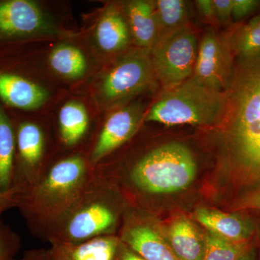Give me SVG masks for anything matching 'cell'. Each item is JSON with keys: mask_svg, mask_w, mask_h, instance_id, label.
Segmentation results:
<instances>
[{"mask_svg": "<svg viewBox=\"0 0 260 260\" xmlns=\"http://www.w3.org/2000/svg\"><path fill=\"white\" fill-rule=\"evenodd\" d=\"M260 5L258 0H233L232 20L239 21L254 13Z\"/></svg>", "mask_w": 260, "mask_h": 260, "instance_id": "cell-27", "label": "cell"}, {"mask_svg": "<svg viewBox=\"0 0 260 260\" xmlns=\"http://www.w3.org/2000/svg\"><path fill=\"white\" fill-rule=\"evenodd\" d=\"M120 234L121 242L146 260H179L157 228L138 210H127Z\"/></svg>", "mask_w": 260, "mask_h": 260, "instance_id": "cell-12", "label": "cell"}, {"mask_svg": "<svg viewBox=\"0 0 260 260\" xmlns=\"http://www.w3.org/2000/svg\"><path fill=\"white\" fill-rule=\"evenodd\" d=\"M236 59L260 54V14L229 32Z\"/></svg>", "mask_w": 260, "mask_h": 260, "instance_id": "cell-23", "label": "cell"}, {"mask_svg": "<svg viewBox=\"0 0 260 260\" xmlns=\"http://www.w3.org/2000/svg\"><path fill=\"white\" fill-rule=\"evenodd\" d=\"M197 169L189 148L172 142L148 150L121 172L94 174L114 189L121 185L136 197H148L184 190L194 180Z\"/></svg>", "mask_w": 260, "mask_h": 260, "instance_id": "cell-3", "label": "cell"}, {"mask_svg": "<svg viewBox=\"0 0 260 260\" xmlns=\"http://www.w3.org/2000/svg\"><path fill=\"white\" fill-rule=\"evenodd\" d=\"M215 20L223 25L232 22L233 0H213Z\"/></svg>", "mask_w": 260, "mask_h": 260, "instance_id": "cell-28", "label": "cell"}, {"mask_svg": "<svg viewBox=\"0 0 260 260\" xmlns=\"http://www.w3.org/2000/svg\"><path fill=\"white\" fill-rule=\"evenodd\" d=\"M95 37L99 48L105 52L124 51L132 37L123 10L115 5L109 7L99 20Z\"/></svg>", "mask_w": 260, "mask_h": 260, "instance_id": "cell-17", "label": "cell"}, {"mask_svg": "<svg viewBox=\"0 0 260 260\" xmlns=\"http://www.w3.org/2000/svg\"><path fill=\"white\" fill-rule=\"evenodd\" d=\"M244 192L238 199L234 209L238 211L259 210L260 182L253 185L243 187Z\"/></svg>", "mask_w": 260, "mask_h": 260, "instance_id": "cell-26", "label": "cell"}, {"mask_svg": "<svg viewBox=\"0 0 260 260\" xmlns=\"http://www.w3.org/2000/svg\"><path fill=\"white\" fill-rule=\"evenodd\" d=\"M194 217L208 232L232 242H249L256 231L251 219L240 214L200 208L195 212Z\"/></svg>", "mask_w": 260, "mask_h": 260, "instance_id": "cell-14", "label": "cell"}, {"mask_svg": "<svg viewBox=\"0 0 260 260\" xmlns=\"http://www.w3.org/2000/svg\"><path fill=\"white\" fill-rule=\"evenodd\" d=\"M119 200L116 189L94 175L79 200L53 231L48 242L77 243L115 236L122 212Z\"/></svg>", "mask_w": 260, "mask_h": 260, "instance_id": "cell-4", "label": "cell"}, {"mask_svg": "<svg viewBox=\"0 0 260 260\" xmlns=\"http://www.w3.org/2000/svg\"><path fill=\"white\" fill-rule=\"evenodd\" d=\"M145 116L140 103L120 108L109 116L86 150L93 168L134 138Z\"/></svg>", "mask_w": 260, "mask_h": 260, "instance_id": "cell-10", "label": "cell"}, {"mask_svg": "<svg viewBox=\"0 0 260 260\" xmlns=\"http://www.w3.org/2000/svg\"><path fill=\"white\" fill-rule=\"evenodd\" d=\"M89 129V117L85 106L77 101L66 103L58 117V138L63 148L75 151Z\"/></svg>", "mask_w": 260, "mask_h": 260, "instance_id": "cell-18", "label": "cell"}, {"mask_svg": "<svg viewBox=\"0 0 260 260\" xmlns=\"http://www.w3.org/2000/svg\"><path fill=\"white\" fill-rule=\"evenodd\" d=\"M15 152V128L0 104V192L13 188Z\"/></svg>", "mask_w": 260, "mask_h": 260, "instance_id": "cell-21", "label": "cell"}, {"mask_svg": "<svg viewBox=\"0 0 260 260\" xmlns=\"http://www.w3.org/2000/svg\"><path fill=\"white\" fill-rule=\"evenodd\" d=\"M235 61L229 32L208 28L200 41L191 77L207 88L225 93L232 83Z\"/></svg>", "mask_w": 260, "mask_h": 260, "instance_id": "cell-9", "label": "cell"}, {"mask_svg": "<svg viewBox=\"0 0 260 260\" xmlns=\"http://www.w3.org/2000/svg\"><path fill=\"white\" fill-rule=\"evenodd\" d=\"M83 150L59 155L35 185L19 191L17 208L34 237L47 242L94 178Z\"/></svg>", "mask_w": 260, "mask_h": 260, "instance_id": "cell-2", "label": "cell"}, {"mask_svg": "<svg viewBox=\"0 0 260 260\" xmlns=\"http://www.w3.org/2000/svg\"><path fill=\"white\" fill-rule=\"evenodd\" d=\"M195 5L200 14L205 18L208 20H215L213 0H197L195 1Z\"/></svg>", "mask_w": 260, "mask_h": 260, "instance_id": "cell-30", "label": "cell"}, {"mask_svg": "<svg viewBox=\"0 0 260 260\" xmlns=\"http://www.w3.org/2000/svg\"><path fill=\"white\" fill-rule=\"evenodd\" d=\"M54 30L50 19L34 2L9 0L0 3V39L47 35Z\"/></svg>", "mask_w": 260, "mask_h": 260, "instance_id": "cell-11", "label": "cell"}, {"mask_svg": "<svg viewBox=\"0 0 260 260\" xmlns=\"http://www.w3.org/2000/svg\"><path fill=\"white\" fill-rule=\"evenodd\" d=\"M21 247L20 236L0 220V260H16Z\"/></svg>", "mask_w": 260, "mask_h": 260, "instance_id": "cell-25", "label": "cell"}, {"mask_svg": "<svg viewBox=\"0 0 260 260\" xmlns=\"http://www.w3.org/2000/svg\"><path fill=\"white\" fill-rule=\"evenodd\" d=\"M199 39L190 26L160 39L150 50L162 91L189 79L194 73Z\"/></svg>", "mask_w": 260, "mask_h": 260, "instance_id": "cell-8", "label": "cell"}, {"mask_svg": "<svg viewBox=\"0 0 260 260\" xmlns=\"http://www.w3.org/2000/svg\"><path fill=\"white\" fill-rule=\"evenodd\" d=\"M132 39L137 47L150 50L158 41L153 1L132 0L123 7Z\"/></svg>", "mask_w": 260, "mask_h": 260, "instance_id": "cell-15", "label": "cell"}, {"mask_svg": "<svg viewBox=\"0 0 260 260\" xmlns=\"http://www.w3.org/2000/svg\"><path fill=\"white\" fill-rule=\"evenodd\" d=\"M226 105L225 93L215 91L191 77L184 83L162 91L145 114L144 121L167 126H218Z\"/></svg>", "mask_w": 260, "mask_h": 260, "instance_id": "cell-5", "label": "cell"}, {"mask_svg": "<svg viewBox=\"0 0 260 260\" xmlns=\"http://www.w3.org/2000/svg\"><path fill=\"white\" fill-rule=\"evenodd\" d=\"M158 86L150 50L137 48L121 54L104 74L99 95L104 104L113 107Z\"/></svg>", "mask_w": 260, "mask_h": 260, "instance_id": "cell-6", "label": "cell"}, {"mask_svg": "<svg viewBox=\"0 0 260 260\" xmlns=\"http://www.w3.org/2000/svg\"><path fill=\"white\" fill-rule=\"evenodd\" d=\"M15 133L13 187L22 192L40 181L59 155L47 130L41 124L22 121L15 128Z\"/></svg>", "mask_w": 260, "mask_h": 260, "instance_id": "cell-7", "label": "cell"}, {"mask_svg": "<svg viewBox=\"0 0 260 260\" xmlns=\"http://www.w3.org/2000/svg\"><path fill=\"white\" fill-rule=\"evenodd\" d=\"M116 260H146L138 254V253L132 250L129 247L125 244L121 243L120 248L118 252L117 257Z\"/></svg>", "mask_w": 260, "mask_h": 260, "instance_id": "cell-32", "label": "cell"}, {"mask_svg": "<svg viewBox=\"0 0 260 260\" xmlns=\"http://www.w3.org/2000/svg\"><path fill=\"white\" fill-rule=\"evenodd\" d=\"M158 28V41L186 27L192 15L191 2L186 0H154Z\"/></svg>", "mask_w": 260, "mask_h": 260, "instance_id": "cell-20", "label": "cell"}, {"mask_svg": "<svg viewBox=\"0 0 260 260\" xmlns=\"http://www.w3.org/2000/svg\"><path fill=\"white\" fill-rule=\"evenodd\" d=\"M16 260H51L49 251L45 249H30Z\"/></svg>", "mask_w": 260, "mask_h": 260, "instance_id": "cell-31", "label": "cell"}, {"mask_svg": "<svg viewBox=\"0 0 260 260\" xmlns=\"http://www.w3.org/2000/svg\"><path fill=\"white\" fill-rule=\"evenodd\" d=\"M19 191L13 187L9 191L0 192V215L11 208H17Z\"/></svg>", "mask_w": 260, "mask_h": 260, "instance_id": "cell-29", "label": "cell"}, {"mask_svg": "<svg viewBox=\"0 0 260 260\" xmlns=\"http://www.w3.org/2000/svg\"><path fill=\"white\" fill-rule=\"evenodd\" d=\"M48 61L53 71L68 79L81 78L88 69L83 53L70 44H61L54 48L49 54Z\"/></svg>", "mask_w": 260, "mask_h": 260, "instance_id": "cell-22", "label": "cell"}, {"mask_svg": "<svg viewBox=\"0 0 260 260\" xmlns=\"http://www.w3.org/2000/svg\"><path fill=\"white\" fill-rule=\"evenodd\" d=\"M226 105L217 126L224 165L235 183L260 182V54L236 59L225 92Z\"/></svg>", "mask_w": 260, "mask_h": 260, "instance_id": "cell-1", "label": "cell"}, {"mask_svg": "<svg viewBox=\"0 0 260 260\" xmlns=\"http://www.w3.org/2000/svg\"><path fill=\"white\" fill-rule=\"evenodd\" d=\"M118 236L101 237L77 243L52 242L51 260H116L121 246Z\"/></svg>", "mask_w": 260, "mask_h": 260, "instance_id": "cell-13", "label": "cell"}, {"mask_svg": "<svg viewBox=\"0 0 260 260\" xmlns=\"http://www.w3.org/2000/svg\"><path fill=\"white\" fill-rule=\"evenodd\" d=\"M203 260H239L249 246V242H235L208 232L205 234Z\"/></svg>", "mask_w": 260, "mask_h": 260, "instance_id": "cell-24", "label": "cell"}, {"mask_svg": "<svg viewBox=\"0 0 260 260\" xmlns=\"http://www.w3.org/2000/svg\"><path fill=\"white\" fill-rule=\"evenodd\" d=\"M239 260H257L255 248L251 246H249V249L244 253Z\"/></svg>", "mask_w": 260, "mask_h": 260, "instance_id": "cell-33", "label": "cell"}, {"mask_svg": "<svg viewBox=\"0 0 260 260\" xmlns=\"http://www.w3.org/2000/svg\"><path fill=\"white\" fill-rule=\"evenodd\" d=\"M168 243L179 260H203L205 237L188 219H178L171 225Z\"/></svg>", "mask_w": 260, "mask_h": 260, "instance_id": "cell-19", "label": "cell"}, {"mask_svg": "<svg viewBox=\"0 0 260 260\" xmlns=\"http://www.w3.org/2000/svg\"><path fill=\"white\" fill-rule=\"evenodd\" d=\"M0 98L11 107L34 110L47 102L49 94L41 85L26 78L0 72Z\"/></svg>", "mask_w": 260, "mask_h": 260, "instance_id": "cell-16", "label": "cell"}]
</instances>
